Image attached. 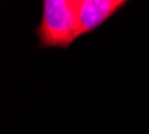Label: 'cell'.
Listing matches in <instances>:
<instances>
[{
	"mask_svg": "<svg viewBox=\"0 0 149 134\" xmlns=\"http://www.w3.org/2000/svg\"><path fill=\"white\" fill-rule=\"evenodd\" d=\"M36 35L45 48L73 44L79 38L75 0H45Z\"/></svg>",
	"mask_w": 149,
	"mask_h": 134,
	"instance_id": "6da1fadb",
	"label": "cell"
},
{
	"mask_svg": "<svg viewBox=\"0 0 149 134\" xmlns=\"http://www.w3.org/2000/svg\"><path fill=\"white\" fill-rule=\"evenodd\" d=\"M125 4V0H75L78 35L83 36L94 31Z\"/></svg>",
	"mask_w": 149,
	"mask_h": 134,
	"instance_id": "7a4b0ae2",
	"label": "cell"
}]
</instances>
